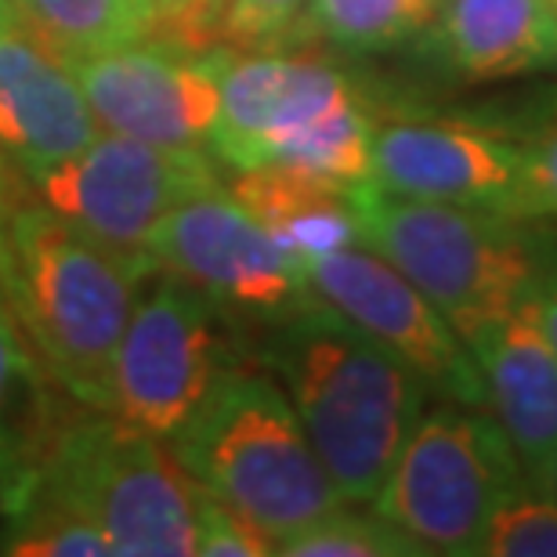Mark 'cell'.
<instances>
[{
    "mask_svg": "<svg viewBox=\"0 0 557 557\" xmlns=\"http://www.w3.org/2000/svg\"><path fill=\"white\" fill-rule=\"evenodd\" d=\"M4 550L18 557H109L102 529L44 493H22L4 504Z\"/></svg>",
    "mask_w": 557,
    "mask_h": 557,
    "instance_id": "22",
    "label": "cell"
},
{
    "mask_svg": "<svg viewBox=\"0 0 557 557\" xmlns=\"http://www.w3.org/2000/svg\"><path fill=\"white\" fill-rule=\"evenodd\" d=\"M218 308L203 289L166 275L138 300L113 355L109 409L138 431L171 438L236 362Z\"/></svg>",
    "mask_w": 557,
    "mask_h": 557,
    "instance_id": "7",
    "label": "cell"
},
{
    "mask_svg": "<svg viewBox=\"0 0 557 557\" xmlns=\"http://www.w3.org/2000/svg\"><path fill=\"white\" fill-rule=\"evenodd\" d=\"M557 214V131L529 149L525 185H521L518 218H550Z\"/></svg>",
    "mask_w": 557,
    "mask_h": 557,
    "instance_id": "27",
    "label": "cell"
},
{
    "mask_svg": "<svg viewBox=\"0 0 557 557\" xmlns=\"http://www.w3.org/2000/svg\"><path fill=\"white\" fill-rule=\"evenodd\" d=\"M177 463L275 547L348 499L272 373L232 362L171 438Z\"/></svg>",
    "mask_w": 557,
    "mask_h": 557,
    "instance_id": "3",
    "label": "cell"
},
{
    "mask_svg": "<svg viewBox=\"0 0 557 557\" xmlns=\"http://www.w3.org/2000/svg\"><path fill=\"white\" fill-rule=\"evenodd\" d=\"M22 493H44L87 518L102 529L116 557L196 554L199 482L163 438L106 409L84 406V413L65 417L40 467L15 496Z\"/></svg>",
    "mask_w": 557,
    "mask_h": 557,
    "instance_id": "4",
    "label": "cell"
},
{
    "mask_svg": "<svg viewBox=\"0 0 557 557\" xmlns=\"http://www.w3.org/2000/svg\"><path fill=\"white\" fill-rule=\"evenodd\" d=\"M98 135L73 65L40 37L18 0H0V149L37 182Z\"/></svg>",
    "mask_w": 557,
    "mask_h": 557,
    "instance_id": "13",
    "label": "cell"
},
{
    "mask_svg": "<svg viewBox=\"0 0 557 557\" xmlns=\"http://www.w3.org/2000/svg\"><path fill=\"white\" fill-rule=\"evenodd\" d=\"M193 0H152V26L160 18H166V15H174V11H182V8H188Z\"/></svg>",
    "mask_w": 557,
    "mask_h": 557,
    "instance_id": "30",
    "label": "cell"
},
{
    "mask_svg": "<svg viewBox=\"0 0 557 557\" xmlns=\"http://www.w3.org/2000/svg\"><path fill=\"white\" fill-rule=\"evenodd\" d=\"M442 0H311L308 22L333 48L387 51L434 26Z\"/></svg>",
    "mask_w": 557,
    "mask_h": 557,
    "instance_id": "21",
    "label": "cell"
},
{
    "mask_svg": "<svg viewBox=\"0 0 557 557\" xmlns=\"http://www.w3.org/2000/svg\"><path fill=\"white\" fill-rule=\"evenodd\" d=\"M225 54L141 37L70 65L98 131L160 149H203L218 124Z\"/></svg>",
    "mask_w": 557,
    "mask_h": 557,
    "instance_id": "10",
    "label": "cell"
},
{
    "mask_svg": "<svg viewBox=\"0 0 557 557\" xmlns=\"http://www.w3.org/2000/svg\"><path fill=\"white\" fill-rule=\"evenodd\" d=\"M196 554L203 557H264L275 543L236 507L199 485L196 493Z\"/></svg>",
    "mask_w": 557,
    "mask_h": 557,
    "instance_id": "25",
    "label": "cell"
},
{
    "mask_svg": "<svg viewBox=\"0 0 557 557\" xmlns=\"http://www.w3.org/2000/svg\"><path fill=\"white\" fill-rule=\"evenodd\" d=\"M355 193L359 185L322 182L286 166H250L236 171L232 182V196L300 261L359 247L362 221Z\"/></svg>",
    "mask_w": 557,
    "mask_h": 557,
    "instance_id": "17",
    "label": "cell"
},
{
    "mask_svg": "<svg viewBox=\"0 0 557 557\" xmlns=\"http://www.w3.org/2000/svg\"><path fill=\"white\" fill-rule=\"evenodd\" d=\"M529 149V141L474 120H406L376 127L370 185L392 196L518 218Z\"/></svg>",
    "mask_w": 557,
    "mask_h": 557,
    "instance_id": "12",
    "label": "cell"
},
{
    "mask_svg": "<svg viewBox=\"0 0 557 557\" xmlns=\"http://www.w3.org/2000/svg\"><path fill=\"white\" fill-rule=\"evenodd\" d=\"M554 496H557V463H554Z\"/></svg>",
    "mask_w": 557,
    "mask_h": 557,
    "instance_id": "31",
    "label": "cell"
},
{
    "mask_svg": "<svg viewBox=\"0 0 557 557\" xmlns=\"http://www.w3.org/2000/svg\"><path fill=\"white\" fill-rule=\"evenodd\" d=\"M18 203H22V196H18V177L11 174V166L4 163V149H0V253H4L11 210H15Z\"/></svg>",
    "mask_w": 557,
    "mask_h": 557,
    "instance_id": "29",
    "label": "cell"
},
{
    "mask_svg": "<svg viewBox=\"0 0 557 557\" xmlns=\"http://www.w3.org/2000/svg\"><path fill=\"white\" fill-rule=\"evenodd\" d=\"M438 51L463 81L557 73L554 0H445Z\"/></svg>",
    "mask_w": 557,
    "mask_h": 557,
    "instance_id": "16",
    "label": "cell"
},
{
    "mask_svg": "<svg viewBox=\"0 0 557 557\" xmlns=\"http://www.w3.org/2000/svg\"><path fill=\"white\" fill-rule=\"evenodd\" d=\"M18 4L65 62L124 48L152 33L149 0H18Z\"/></svg>",
    "mask_w": 557,
    "mask_h": 557,
    "instance_id": "20",
    "label": "cell"
},
{
    "mask_svg": "<svg viewBox=\"0 0 557 557\" xmlns=\"http://www.w3.org/2000/svg\"><path fill=\"white\" fill-rule=\"evenodd\" d=\"M554 8H557V0H554Z\"/></svg>",
    "mask_w": 557,
    "mask_h": 557,
    "instance_id": "32",
    "label": "cell"
},
{
    "mask_svg": "<svg viewBox=\"0 0 557 557\" xmlns=\"http://www.w3.org/2000/svg\"><path fill=\"white\" fill-rule=\"evenodd\" d=\"M521 485L529 478L496 417L445 398L423 409L373 507L428 554L478 557L488 521Z\"/></svg>",
    "mask_w": 557,
    "mask_h": 557,
    "instance_id": "6",
    "label": "cell"
},
{
    "mask_svg": "<svg viewBox=\"0 0 557 557\" xmlns=\"http://www.w3.org/2000/svg\"><path fill=\"white\" fill-rule=\"evenodd\" d=\"M26 341L8 297H0V504L29 482L70 417L48 387V366Z\"/></svg>",
    "mask_w": 557,
    "mask_h": 557,
    "instance_id": "18",
    "label": "cell"
},
{
    "mask_svg": "<svg viewBox=\"0 0 557 557\" xmlns=\"http://www.w3.org/2000/svg\"><path fill=\"white\" fill-rule=\"evenodd\" d=\"M536 308H540V322H543V333H547V341L554 344L557 351V261L540 275V286H536Z\"/></svg>",
    "mask_w": 557,
    "mask_h": 557,
    "instance_id": "28",
    "label": "cell"
},
{
    "mask_svg": "<svg viewBox=\"0 0 557 557\" xmlns=\"http://www.w3.org/2000/svg\"><path fill=\"white\" fill-rule=\"evenodd\" d=\"M261 362L289 395L341 496L373 504L428 409V381L319 297L272 322Z\"/></svg>",
    "mask_w": 557,
    "mask_h": 557,
    "instance_id": "1",
    "label": "cell"
},
{
    "mask_svg": "<svg viewBox=\"0 0 557 557\" xmlns=\"http://www.w3.org/2000/svg\"><path fill=\"white\" fill-rule=\"evenodd\" d=\"M160 272L203 289L218 308L283 322L315 300L308 261L286 250L236 196L210 188L163 221L152 239Z\"/></svg>",
    "mask_w": 557,
    "mask_h": 557,
    "instance_id": "9",
    "label": "cell"
},
{
    "mask_svg": "<svg viewBox=\"0 0 557 557\" xmlns=\"http://www.w3.org/2000/svg\"><path fill=\"white\" fill-rule=\"evenodd\" d=\"M311 0H228L225 44L228 48H258L286 37L300 22Z\"/></svg>",
    "mask_w": 557,
    "mask_h": 557,
    "instance_id": "26",
    "label": "cell"
},
{
    "mask_svg": "<svg viewBox=\"0 0 557 557\" xmlns=\"http://www.w3.org/2000/svg\"><path fill=\"white\" fill-rule=\"evenodd\" d=\"M156 272V258L106 247L44 199H22L11 210L0 289L40 362L73 403L109 409L113 355L145 278Z\"/></svg>",
    "mask_w": 557,
    "mask_h": 557,
    "instance_id": "2",
    "label": "cell"
},
{
    "mask_svg": "<svg viewBox=\"0 0 557 557\" xmlns=\"http://www.w3.org/2000/svg\"><path fill=\"white\" fill-rule=\"evenodd\" d=\"M362 247L413 283L463 341L515 311L547 269L518 218L359 185Z\"/></svg>",
    "mask_w": 557,
    "mask_h": 557,
    "instance_id": "5",
    "label": "cell"
},
{
    "mask_svg": "<svg viewBox=\"0 0 557 557\" xmlns=\"http://www.w3.org/2000/svg\"><path fill=\"white\" fill-rule=\"evenodd\" d=\"M286 557H420L428 554L417 540L381 515H355L337 507L333 515L319 518L315 525L294 532L275 547Z\"/></svg>",
    "mask_w": 557,
    "mask_h": 557,
    "instance_id": "23",
    "label": "cell"
},
{
    "mask_svg": "<svg viewBox=\"0 0 557 557\" xmlns=\"http://www.w3.org/2000/svg\"><path fill=\"white\" fill-rule=\"evenodd\" d=\"M355 84L315 54H225L221 109L210 135L218 160L243 171L264 141L351 102Z\"/></svg>",
    "mask_w": 557,
    "mask_h": 557,
    "instance_id": "15",
    "label": "cell"
},
{
    "mask_svg": "<svg viewBox=\"0 0 557 557\" xmlns=\"http://www.w3.org/2000/svg\"><path fill=\"white\" fill-rule=\"evenodd\" d=\"M373 135V116L366 113L359 98H351V102L264 141L250 166H286V171L322 177V182L362 185L370 182ZM250 166H243V171H250Z\"/></svg>",
    "mask_w": 557,
    "mask_h": 557,
    "instance_id": "19",
    "label": "cell"
},
{
    "mask_svg": "<svg viewBox=\"0 0 557 557\" xmlns=\"http://www.w3.org/2000/svg\"><path fill=\"white\" fill-rule=\"evenodd\" d=\"M37 185L44 203L106 247L152 258L163 221L221 182L203 149H160L102 131L84 152L40 174Z\"/></svg>",
    "mask_w": 557,
    "mask_h": 557,
    "instance_id": "8",
    "label": "cell"
},
{
    "mask_svg": "<svg viewBox=\"0 0 557 557\" xmlns=\"http://www.w3.org/2000/svg\"><path fill=\"white\" fill-rule=\"evenodd\" d=\"M496 423L532 488L554 493L557 463V351L543 333L536 289L471 341Z\"/></svg>",
    "mask_w": 557,
    "mask_h": 557,
    "instance_id": "14",
    "label": "cell"
},
{
    "mask_svg": "<svg viewBox=\"0 0 557 557\" xmlns=\"http://www.w3.org/2000/svg\"><path fill=\"white\" fill-rule=\"evenodd\" d=\"M311 294L362 333L392 348L409 370L449 403L485 409V381L467 341L409 278L370 247H348L308 261Z\"/></svg>",
    "mask_w": 557,
    "mask_h": 557,
    "instance_id": "11",
    "label": "cell"
},
{
    "mask_svg": "<svg viewBox=\"0 0 557 557\" xmlns=\"http://www.w3.org/2000/svg\"><path fill=\"white\" fill-rule=\"evenodd\" d=\"M149 4H152V0H149Z\"/></svg>",
    "mask_w": 557,
    "mask_h": 557,
    "instance_id": "33",
    "label": "cell"
},
{
    "mask_svg": "<svg viewBox=\"0 0 557 557\" xmlns=\"http://www.w3.org/2000/svg\"><path fill=\"white\" fill-rule=\"evenodd\" d=\"M482 557H557V496L521 485L496 510L478 547Z\"/></svg>",
    "mask_w": 557,
    "mask_h": 557,
    "instance_id": "24",
    "label": "cell"
}]
</instances>
